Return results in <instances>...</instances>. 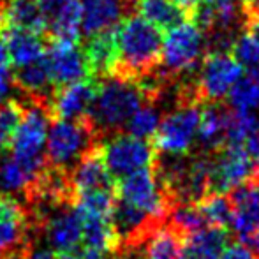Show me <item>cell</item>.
<instances>
[{"mask_svg": "<svg viewBox=\"0 0 259 259\" xmlns=\"http://www.w3.org/2000/svg\"><path fill=\"white\" fill-rule=\"evenodd\" d=\"M45 58L55 89L92 78L83 46H79L78 42L48 41Z\"/></svg>", "mask_w": 259, "mask_h": 259, "instance_id": "cell-11", "label": "cell"}, {"mask_svg": "<svg viewBox=\"0 0 259 259\" xmlns=\"http://www.w3.org/2000/svg\"><path fill=\"white\" fill-rule=\"evenodd\" d=\"M23 115L9 141V154L20 160L28 171L41 175L48 166L46 160V138L52 122L50 103L23 97Z\"/></svg>", "mask_w": 259, "mask_h": 259, "instance_id": "cell-3", "label": "cell"}, {"mask_svg": "<svg viewBox=\"0 0 259 259\" xmlns=\"http://www.w3.org/2000/svg\"><path fill=\"white\" fill-rule=\"evenodd\" d=\"M233 57L238 60L240 65L254 67L259 64V37L249 32H243L231 46Z\"/></svg>", "mask_w": 259, "mask_h": 259, "instance_id": "cell-32", "label": "cell"}, {"mask_svg": "<svg viewBox=\"0 0 259 259\" xmlns=\"http://www.w3.org/2000/svg\"><path fill=\"white\" fill-rule=\"evenodd\" d=\"M76 196L90 191H116V180L109 173L103 155V141L96 143L69 171Z\"/></svg>", "mask_w": 259, "mask_h": 259, "instance_id": "cell-15", "label": "cell"}, {"mask_svg": "<svg viewBox=\"0 0 259 259\" xmlns=\"http://www.w3.org/2000/svg\"><path fill=\"white\" fill-rule=\"evenodd\" d=\"M160 123V113L155 104H143L125 123L123 133L133 134L141 140H147L155 134L157 127Z\"/></svg>", "mask_w": 259, "mask_h": 259, "instance_id": "cell-29", "label": "cell"}, {"mask_svg": "<svg viewBox=\"0 0 259 259\" xmlns=\"http://www.w3.org/2000/svg\"><path fill=\"white\" fill-rule=\"evenodd\" d=\"M219 259H257L254 250H250L243 243H231L224 249L222 256Z\"/></svg>", "mask_w": 259, "mask_h": 259, "instance_id": "cell-34", "label": "cell"}, {"mask_svg": "<svg viewBox=\"0 0 259 259\" xmlns=\"http://www.w3.org/2000/svg\"><path fill=\"white\" fill-rule=\"evenodd\" d=\"M134 7L143 20L159 30H171L185 21H191L192 6L178 0H136Z\"/></svg>", "mask_w": 259, "mask_h": 259, "instance_id": "cell-19", "label": "cell"}, {"mask_svg": "<svg viewBox=\"0 0 259 259\" xmlns=\"http://www.w3.org/2000/svg\"><path fill=\"white\" fill-rule=\"evenodd\" d=\"M229 199L233 203V231L243 245L259 254V182L235 189Z\"/></svg>", "mask_w": 259, "mask_h": 259, "instance_id": "cell-12", "label": "cell"}, {"mask_svg": "<svg viewBox=\"0 0 259 259\" xmlns=\"http://www.w3.org/2000/svg\"><path fill=\"white\" fill-rule=\"evenodd\" d=\"M242 147L245 150V154L250 157V160L259 167V129L243 141Z\"/></svg>", "mask_w": 259, "mask_h": 259, "instance_id": "cell-37", "label": "cell"}, {"mask_svg": "<svg viewBox=\"0 0 259 259\" xmlns=\"http://www.w3.org/2000/svg\"><path fill=\"white\" fill-rule=\"evenodd\" d=\"M242 78V65L229 52L208 53L194 78V90L201 106L221 103Z\"/></svg>", "mask_w": 259, "mask_h": 259, "instance_id": "cell-7", "label": "cell"}, {"mask_svg": "<svg viewBox=\"0 0 259 259\" xmlns=\"http://www.w3.org/2000/svg\"><path fill=\"white\" fill-rule=\"evenodd\" d=\"M97 92V79L69 83L57 87L50 99L52 120H83L90 111Z\"/></svg>", "mask_w": 259, "mask_h": 259, "instance_id": "cell-14", "label": "cell"}, {"mask_svg": "<svg viewBox=\"0 0 259 259\" xmlns=\"http://www.w3.org/2000/svg\"><path fill=\"white\" fill-rule=\"evenodd\" d=\"M13 81L14 87L25 97L35 101H45V103H50L55 90L45 57L28 65H23V67H18L16 72L13 74Z\"/></svg>", "mask_w": 259, "mask_h": 259, "instance_id": "cell-20", "label": "cell"}, {"mask_svg": "<svg viewBox=\"0 0 259 259\" xmlns=\"http://www.w3.org/2000/svg\"><path fill=\"white\" fill-rule=\"evenodd\" d=\"M48 41L78 42L81 34V0H41Z\"/></svg>", "mask_w": 259, "mask_h": 259, "instance_id": "cell-16", "label": "cell"}, {"mask_svg": "<svg viewBox=\"0 0 259 259\" xmlns=\"http://www.w3.org/2000/svg\"><path fill=\"white\" fill-rule=\"evenodd\" d=\"M208 226L229 228L233 222V203L228 194H208L194 203Z\"/></svg>", "mask_w": 259, "mask_h": 259, "instance_id": "cell-28", "label": "cell"}, {"mask_svg": "<svg viewBox=\"0 0 259 259\" xmlns=\"http://www.w3.org/2000/svg\"><path fill=\"white\" fill-rule=\"evenodd\" d=\"M226 145H242L259 129V118L252 111H238L226 108Z\"/></svg>", "mask_w": 259, "mask_h": 259, "instance_id": "cell-27", "label": "cell"}, {"mask_svg": "<svg viewBox=\"0 0 259 259\" xmlns=\"http://www.w3.org/2000/svg\"><path fill=\"white\" fill-rule=\"evenodd\" d=\"M18 259H57V256L52 249H41V247H35L34 242H30Z\"/></svg>", "mask_w": 259, "mask_h": 259, "instance_id": "cell-35", "label": "cell"}, {"mask_svg": "<svg viewBox=\"0 0 259 259\" xmlns=\"http://www.w3.org/2000/svg\"><path fill=\"white\" fill-rule=\"evenodd\" d=\"M116 28V27H115ZM115 28L101 34L87 37L83 52L89 60L90 76L94 79H103L111 76L116 60V42H115Z\"/></svg>", "mask_w": 259, "mask_h": 259, "instance_id": "cell-22", "label": "cell"}, {"mask_svg": "<svg viewBox=\"0 0 259 259\" xmlns=\"http://www.w3.org/2000/svg\"><path fill=\"white\" fill-rule=\"evenodd\" d=\"M52 122L46 138V160L50 166L71 171L85 152L101 143L87 118Z\"/></svg>", "mask_w": 259, "mask_h": 259, "instance_id": "cell-5", "label": "cell"}, {"mask_svg": "<svg viewBox=\"0 0 259 259\" xmlns=\"http://www.w3.org/2000/svg\"><path fill=\"white\" fill-rule=\"evenodd\" d=\"M42 233L46 242L57 254L71 252L83 242V224L74 206H60L50 211L41 221L37 235Z\"/></svg>", "mask_w": 259, "mask_h": 259, "instance_id": "cell-13", "label": "cell"}, {"mask_svg": "<svg viewBox=\"0 0 259 259\" xmlns=\"http://www.w3.org/2000/svg\"><path fill=\"white\" fill-rule=\"evenodd\" d=\"M2 198H4V194H0V205H2Z\"/></svg>", "mask_w": 259, "mask_h": 259, "instance_id": "cell-41", "label": "cell"}, {"mask_svg": "<svg viewBox=\"0 0 259 259\" xmlns=\"http://www.w3.org/2000/svg\"><path fill=\"white\" fill-rule=\"evenodd\" d=\"M178 2H182V4H187V6H192V4H194L196 0H178Z\"/></svg>", "mask_w": 259, "mask_h": 259, "instance_id": "cell-40", "label": "cell"}, {"mask_svg": "<svg viewBox=\"0 0 259 259\" xmlns=\"http://www.w3.org/2000/svg\"><path fill=\"white\" fill-rule=\"evenodd\" d=\"M6 30L45 35L46 16L41 0H0V34Z\"/></svg>", "mask_w": 259, "mask_h": 259, "instance_id": "cell-18", "label": "cell"}, {"mask_svg": "<svg viewBox=\"0 0 259 259\" xmlns=\"http://www.w3.org/2000/svg\"><path fill=\"white\" fill-rule=\"evenodd\" d=\"M116 198L164 222H167L175 208L173 201L167 198L157 182L152 167H145L120 178L116 182Z\"/></svg>", "mask_w": 259, "mask_h": 259, "instance_id": "cell-6", "label": "cell"}, {"mask_svg": "<svg viewBox=\"0 0 259 259\" xmlns=\"http://www.w3.org/2000/svg\"><path fill=\"white\" fill-rule=\"evenodd\" d=\"M201 106L175 108L167 113L152 136V143L159 154L164 155H187L198 134Z\"/></svg>", "mask_w": 259, "mask_h": 259, "instance_id": "cell-10", "label": "cell"}, {"mask_svg": "<svg viewBox=\"0 0 259 259\" xmlns=\"http://www.w3.org/2000/svg\"><path fill=\"white\" fill-rule=\"evenodd\" d=\"M57 259H113V254L99 249H92V247H83V249H76L71 250V252L58 254Z\"/></svg>", "mask_w": 259, "mask_h": 259, "instance_id": "cell-33", "label": "cell"}, {"mask_svg": "<svg viewBox=\"0 0 259 259\" xmlns=\"http://www.w3.org/2000/svg\"><path fill=\"white\" fill-rule=\"evenodd\" d=\"M143 259H185V238L171 224L157 228L143 245Z\"/></svg>", "mask_w": 259, "mask_h": 259, "instance_id": "cell-25", "label": "cell"}, {"mask_svg": "<svg viewBox=\"0 0 259 259\" xmlns=\"http://www.w3.org/2000/svg\"><path fill=\"white\" fill-rule=\"evenodd\" d=\"M21 115H23V103L21 101L11 99L0 104V155H2V150H6V147L9 145L11 136L21 120Z\"/></svg>", "mask_w": 259, "mask_h": 259, "instance_id": "cell-31", "label": "cell"}, {"mask_svg": "<svg viewBox=\"0 0 259 259\" xmlns=\"http://www.w3.org/2000/svg\"><path fill=\"white\" fill-rule=\"evenodd\" d=\"M228 245V228L203 226L185 236V259H219Z\"/></svg>", "mask_w": 259, "mask_h": 259, "instance_id": "cell-21", "label": "cell"}, {"mask_svg": "<svg viewBox=\"0 0 259 259\" xmlns=\"http://www.w3.org/2000/svg\"><path fill=\"white\" fill-rule=\"evenodd\" d=\"M228 104L238 111H252L259 108V83L245 76L235 83L228 94Z\"/></svg>", "mask_w": 259, "mask_h": 259, "instance_id": "cell-30", "label": "cell"}, {"mask_svg": "<svg viewBox=\"0 0 259 259\" xmlns=\"http://www.w3.org/2000/svg\"><path fill=\"white\" fill-rule=\"evenodd\" d=\"M143 104H147V99L136 81L108 76L97 81L96 97L85 118L97 140L106 141L115 134L123 133L125 123Z\"/></svg>", "mask_w": 259, "mask_h": 259, "instance_id": "cell-2", "label": "cell"}, {"mask_svg": "<svg viewBox=\"0 0 259 259\" xmlns=\"http://www.w3.org/2000/svg\"><path fill=\"white\" fill-rule=\"evenodd\" d=\"M249 78H252L254 81L259 83V64L257 65H254V67H249Z\"/></svg>", "mask_w": 259, "mask_h": 259, "instance_id": "cell-39", "label": "cell"}, {"mask_svg": "<svg viewBox=\"0 0 259 259\" xmlns=\"http://www.w3.org/2000/svg\"><path fill=\"white\" fill-rule=\"evenodd\" d=\"M2 65H9V53H7L6 45H4L2 37H0V67Z\"/></svg>", "mask_w": 259, "mask_h": 259, "instance_id": "cell-38", "label": "cell"}, {"mask_svg": "<svg viewBox=\"0 0 259 259\" xmlns=\"http://www.w3.org/2000/svg\"><path fill=\"white\" fill-rule=\"evenodd\" d=\"M206 50L205 35L192 21L178 25L167 30L162 41L159 71L171 81H178L187 76L203 62Z\"/></svg>", "mask_w": 259, "mask_h": 259, "instance_id": "cell-4", "label": "cell"}, {"mask_svg": "<svg viewBox=\"0 0 259 259\" xmlns=\"http://www.w3.org/2000/svg\"><path fill=\"white\" fill-rule=\"evenodd\" d=\"M136 0H81V30L87 37L113 30L134 9Z\"/></svg>", "mask_w": 259, "mask_h": 259, "instance_id": "cell-17", "label": "cell"}, {"mask_svg": "<svg viewBox=\"0 0 259 259\" xmlns=\"http://www.w3.org/2000/svg\"><path fill=\"white\" fill-rule=\"evenodd\" d=\"M242 2H250V0H240V4H242Z\"/></svg>", "mask_w": 259, "mask_h": 259, "instance_id": "cell-42", "label": "cell"}, {"mask_svg": "<svg viewBox=\"0 0 259 259\" xmlns=\"http://www.w3.org/2000/svg\"><path fill=\"white\" fill-rule=\"evenodd\" d=\"M37 177L39 175L28 171L11 154L0 157V194L13 196L18 199V194H27V191Z\"/></svg>", "mask_w": 259, "mask_h": 259, "instance_id": "cell-26", "label": "cell"}, {"mask_svg": "<svg viewBox=\"0 0 259 259\" xmlns=\"http://www.w3.org/2000/svg\"><path fill=\"white\" fill-rule=\"evenodd\" d=\"M103 155L113 178H123L134 171L154 167L159 152L147 140L118 133L103 141Z\"/></svg>", "mask_w": 259, "mask_h": 259, "instance_id": "cell-9", "label": "cell"}, {"mask_svg": "<svg viewBox=\"0 0 259 259\" xmlns=\"http://www.w3.org/2000/svg\"><path fill=\"white\" fill-rule=\"evenodd\" d=\"M14 67H23L39 60L46 53V37L25 30H6L0 34Z\"/></svg>", "mask_w": 259, "mask_h": 259, "instance_id": "cell-23", "label": "cell"}, {"mask_svg": "<svg viewBox=\"0 0 259 259\" xmlns=\"http://www.w3.org/2000/svg\"><path fill=\"white\" fill-rule=\"evenodd\" d=\"M162 34L141 16L129 14L115 28L116 60L111 76L141 81L160 64Z\"/></svg>", "mask_w": 259, "mask_h": 259, "instance_id": "cell-1", "label": "cell"}, {"mask_svg": "<svg viewBox=\"0 0 259 259\" xmlns=\"http://www.w3.org/2000/svg\"><path fill=\"white\" fill-rule=\"evenodd\" d=\"M13 87L14 81H13V74L9 72V65H2L0 67V104H4L7 101Z\"/></svg>", "mask_w": 259, "mask_h": 259, "instance_id": "cell-36", "label": "cell"}, {"mask_svg": "<svg viewBox=\"0 0 259 259\" xmlns=\"http://www.w3.org/2000/svg\"><path fill=\"white\" fill-rule=\"evenodd\" d=\"M250 182H259V167L242 145H224L211 152L210 194H229Z\"/></svg>", "mask_w": 259, "mask_h": 259, "instance_id": "cell-8", "label": "cell"}, {"mask_svg": "<svg viewBox=\"0 0 259 259\" xmlns=\"http://www.w3.org/2000/svg\"><path fill=\"white\" fill-rule=\"evenodd\" d=\"M226 106L221 103L205 104L198 125V143L203 152H215L226 145Z\"/></svg>", "mask_w": 259, "mask_h": 259, "instance_id": "cell-24", "label": "cell"}]
</instances>
